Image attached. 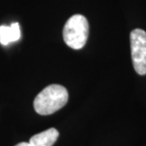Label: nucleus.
<instances>
[{"mask_svg": "<svg viewBox=\"0 0 146 146\" xmlns=\"http://www.w3.org/2000/svg\"><path fill=\"white\" fill-rule=\"evenodd\" d=\"M68 101V92L60 84H50L36 95L33 107L41 115H52L63 108Z\"/></svg>", "mask_w": 146, "mask_h": 146, "instance_id": "obj_1", "label": "nucleus"}, {"mask_svg": "<svg viewBox=\"0 0 146 146\" xmlns=\"http://www.w3.org/2000/svg\"><path fill=\"white\" fill-rule=\"evenodd\" d=\"M89 33V22L84 16L80 14L71 16L63 27L64 42L74 50H80L85 46Z\"/></svg>", "mask_w": 146, "mask_h": 146, "instance_id": "obj_2", "label": "nucleus"}, {"mask_svg": "<svg viewBox=\"0 0 146 146\" xmlns=\"http://www.w3.org/2000/svg\"><path fill=\"white\" fill-rule=\"evenodd\" d=\"M131 53L133 67L141 76L146 74V32L136 29L130 34Z\"/></svg>", "mask_w": 146, "mask_h": 146, "instance_id": "obj_3", "label": "nucleus"}, {"mask_svg": "<svg viewBox=\"0 0 146 146\" xmlns=\"http://www.w3.org/2000/svg\"><path fill=\"white\" fill-rule=\"evenodd\" d=\"M59 133L57 129L51 127L32 136L29 143L33 146H53L58 138Z\"/></svg>", "mask_w": 146, "mask_h": 146, "instance_id": "obj_4", "label": "nucleus"}, {"mask_svg": "<svg viewBox=\"0 0 146 146\" xmlns=\"http://www.w3.org/2000/svg\"><path fill=\"white\" fill-rule=\"evenodd\" d=\"M21 37V29L18 23H13L11 26H0V42L6 46L10 42L18 41Z\"/></svg>", "mask_w": 146, "mask_h": 146, "instance_id": "obj_5", "label": "nucleus"}, {"mask_svg": "<svg viewBox=\"0 0 146 146\" xmlns=\"http://www.w3.org/2000/svg\"><path fill=\"white\" fill-rule=\"evenodd\" d=\"M16 146H33V145H32L29 142V143H28V142H21V143H20V144L16 145Z\"/></svg>", "mask_w": 146, "mask_h": 146, "instance_id": "obj_6", "label": "nucleus"}]
</instances>
